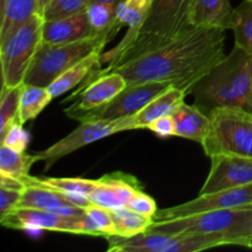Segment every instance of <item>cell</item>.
<instances>
[{
  "mask_svg": "<svg viewBox=\"0 0 252 252\" xmlns=\"http://www.w3.org/2000/svg\"><path fill=\"white\" fill-rule=\"evenodd\" d=\"M148 231L221 235L228 238L233 245L246 246V243L252 238V204L154 221Z\"/></svg>",
  "mask_w": 252,
  "mask_h": 252,
  "instance_id": "cell-4",
  "label": "cell"
},
{
  "mask_svg": "<svg viewBox=\"0 0 252 252\" xmlns=\"http://www.w3.org/2000/svg\"><path fill=\"white\" fill-rule=\"evenodd\" d=\"M189 94L194 96V106L208 116L220 107L252 112V54L234 46L228 56L192 86Z\"/></svg>",
  "mask_w": 252,
  "mask_h": 252,
  "instance_id": "cell-2",
  "label": "cell"
},
{
  "mask_svg": "<svg viewBox=\"0 0 252 252\" xmlns=\"http://www.w3.org/2000/svg\"><path fill=\"white\" fill-rule=\"evenodd\" d=\"M52 100L53 97L47 88L24 83L20 93L19 121L25 125L29 121L34 120Z\"/></svg>",
  "mask_w": 252,
  "mask_h": 252,
  "instance_id": "cell-22",
  "label": "cell"
},
{
  "mask_svg": "<svg viewBox=\"0 0 252 252\" xmlns=\"http://www.w3.org/2000/svg\"><path fill=\"white\" fill-rule=\"evenodd\" d=\"M121 120L116 121H89V122H80V126L73 130L70 134L64 137L56 144L47 148L43 152L37 153L39 160L47 161L46 170L52 166L53 162L65 155L71 154L75 150L91 144L96 140L103 139L106 137L122 132L121 128Z\"/></svg>",
  "mask_w": 252,
  "mask_h": 252,
  "instance_id": "cell-12",
  "label": "cell"
},
{
  "mask_svg": "<svg viewBox=\"0 0 252 252\" xmlns=\"http://www.w3.org/2000/svg\"><path fill=\"white\" fill-rule=\"evenodd\" d=\"M108 251L113 252H196L233 245L221 235H196V234H164L145 231L129 238L108 236Z\"/></svg>",
  "mask_w": 252,
  "mask_h": 252,
  "instance_id": "cell-8",
  "label": "cell"
},
{
  "mask_svg": "<svg viewBox=\"0 0 252 252\" xmlns=\"http://www.w3.org/2000/svg\"><path fill=\"white\" fill-rule=\"evenodd\" d=\"M83 217L63 218L44 209L15 208L4 218H0V223L5 228L20 230H51L58 233L79 234V223Z\"/></svg>",
  "mask_w": 252,
  "mask_h": 252,
  "instance_id": "cell-14",
  "label": "cell"
},
{
  "mask_svg": "<svg viewBox=\"0 0 252 252\" xmlns=\"http://www.w3.org/2000/svg\"><path fill=\"white\" fill-rule=\"evenodd\" d=\"M176 127V137L203 144L211 129V117L197 106L182 102L172 113Z\"/></svg>",
  "mask_w": 252,
  "mask_h": 252,
  "instance_id": "cell-19",
  "label": "cell"
},
{
  "mask_svg": "<svg viewBox=\"0 0 252 252\" xmlns=\"http://www.w3.org/2000/svg\"><path fill=\"white\" fill-rule=\"evenodd\" d=\"M233 10L229 0H193L189 24L192 27L229 30Z\"/></svg>",
  "mask_w": 252,
  "mask_h": 252,
  "instance_id": "cell-18",
  "label": "cell"
},
{
  "mask_svg": "<svg viewBox=\"0 0 252 252\" xmlns=\"http://www.w3.org/2000/svg\"><path fill=\"white\" fill-rule=\"evenodd\" d=\"M225 31L192 27L169 43L120 65L94 69L88 78L116 71L123 75L128 85L164 81L185 90L189 95L192 86L226 56Z\"/></svg>",
  "mask_w": 252,
  "mask_h": 252,
  "instance_id": "cell-1",
  "label": "cell"
},
{
  "mask_svg": "<svg viewBox=\"0 0 252 252\" xmlns=\"http://www.w3.org/2000/svg\"><path fill=\"white\" fill-rule=\"evenodd\" d=\"M249 204H252V184L248 186L213 192V193L199 194L196 199H192L186 203H181L170 208L158 209L154 221L169 220V219L181 218L202 212L235 208V207L249 206Z\"/></svg>",
  "mask_w": 252,
  "mask_h": 252,
  "instance_id": "cell-11",
  "label": "cell"
},
{
  "mask_svg": "<svg viewBox=\"0 0 252 252\" xmlns=\"http://www.w3.org/2000/svg\"><path fill=\"white\" fill-rule=\"evenodd\" d=\"M39 161L38 155H30L25 152H16L6 145L0 148V174L15 177L24 181L30 176V169L34 162Z\"/></svg>",
  "mask_w": 252,
  "mask_h": 252,
  "instance_id": "cell-27",
  "label": "cell"
},
{
  "mask_svg": "<svg viewBox=\"0 0 252 252\" xmlns=\"http://www.w3.org/2000/svg\"><path fill=\"white\" fill-rule=\"evenodd\" d=\"M127 85L123 75L116 71L88 78L73 96L64 100V102H66L73 98H78V101L65 108L64 112L68 117L78 121L85 113L93 112L110 102L121 91L125 90Z\"/></svg>",
  "mask_w": 252,
  "mask_h": 252,
  "instance_id": "cell-10",
  "label": "cell"
},
{
  "mask_svg": "<svg viewBox=\"0 0 252 252\" xmlns=\"http://www.w3.org/2000/svg\"><path fill=\"white\" fill-rule=\"evenodd\" d=\"M101 65V54H95L85 58L80 63L75 64L74 66L69 68L68 70L64 71L62 75H59L53 83L47 86L49 94L53 98L59 97L71 90L73 88L78 86L79 84L86 80L91 71L94 69H100Z\"/></svg>",
  "mask_w": 252,
  "mask_h": 252,
  "instance_id": "cell-21",
  "label": "cell"
},
{
  "mask_svg": "<svg viewBox=\"0 0 252 252\" xmlns=\"http://www.w3.org/2000/svg\"><path fill=\"white\" fill-rule=\"evenodd\" d=\"M95 36L89 21L88 12L83 11L58 20L44 21L42 43L62 44L81 41Z\"/></svg>",
  "mask_w": 252,
  "mask_h": 252,
  "instance_id": "cell-17",
  "label": "cell"
},
{
  "mask_svg": "<svg viewBox=\"0 0 252 252\" xmlns=\"http://www.w3.org/2000/svg\"><path fill=\"white\" fill-rule=\"evenodd\" d=\"M0 187H2V189H15V191L24 192V189H26V184H25L22 180L15 179V177L6 176V175L0 174Z\"/></svg>",
  "mask_w": 252,
  "mask_h": 252,
  "instance_id": "cell-37",
  "label": "cell"
},
{
  "mask_svg": "<svg viewBox=\"0 0 252 252\" xmlns=\"http://www.w3.org/2000/svg\"><path fill=\"white\" fill-rule=\"evenodd\" d=\"M22 85V84H21ZM21 85L1 90L0 100V137L5 134L7 128L19 121V101Z\"/></svg>",
  "mask_w": 252,
  "mask_h": 252,
  "instance_id": "cell-31",
  "label": "cell"
},
{
  "mask_svg": "<svg viewBox=\"0 0 252 252\" xmlns=\"http://www.w3.org/2000/svg\"><path fill=\"white\" fill-rule=\"evenodd\" d=\"M52 0H38V6H39V14L43 15L44 10L47 9L49 4H51Z\"/></svg>",
  "mask_w": 252,
  "mask_h": 252,
  "instance_id": "cell-39",
  "label": "cell"
},
{
  "mask_svg": "<svg viewBox=\"0 0 252 252\" xmlns=\"http://www.w3.org/2000/svg\"><path fill=\"white\" fill-rule=\"evenodd\" d=\"M69 203L64 194L57 189L49 187L39 186V185L29 184L22 192L21 201L17 208H36L52 211L59 206Z\"/></svg>",
  "mask_w": 252,
  "mask_h": 252,
  "instance_id": "cell-24",
  "label": "cell"
},
{
  "mask_svg": "<svg viewBox=\"0 0 252 252\" xmlns=\"http://www.w3.org/2000/svg\"><path fill=\"white\" fill-rule=\"evenodd\" d=\"M153 0H125L116 11V27L120 31L123 26L128 27L125 37L133 36L145 21L152 7Z\"/></svg>",
  "mask_w": 252,
  "mask_h": 252,
  "instance_id": "cell-23",
  "label": "cell"
},
{
  "mask_svg": "<svg viewBox=\"0 0 252 252\" xmlns=\"http://www.w3.org/2000/svg\"><path fill=\"white\" fill-rule=\"evenodd\" d=\"M125 0H89V2H101V4H107L111 6H115L116 9L118 7V5L121 4Z\"/></svg>",
  "mask_w": 252,
  "mask_h": 252,
  "instance_id": "cell-38",
  "label": "cell"
},
{
  "mask_svg": "<svg viewBox=\"0 0 252 252\" xmlns=\"http://www.w3.org/2000/svg\"><path fill=\"white\" fill-rule=\"evenodd\" d=\"M148 129L160 138L176 137V127H175L174 117L171 116H164L161 118H158L153 123H150Z\"/></svg>",
  "mask_w": 252,
  "mask_h": 252,
  "instance_id": "cell-36",
  "label": "cell"
},
{
  "mask_svg": "<svg viewBox=\"0 0 252 252\" xmlns=\"http://www.w3.org/2000/svg\"><path fill=\"white\" fill-rule=\"evenodd\" d=\"M21 191L0 187V218H4L6 214L17 208L20 201H21Z\"/></svg>",
  "mask_w": 252,
  "mask_h": 252,
  "instance_id": "cell-35",
  "label": "cell"
},
{
  "mask_svg": "<svg viewBox=\"0 0 252 252\" xmlns=\"http://www.w3.org/2000/svg\"><path fill=\"white\" fill-rule=\"evenodd\" d=\"M193 0H153L148 16L133 36L101 54V64L113 68L125 62L157 49L192 29L189 24Z\"/></svg>",
  "mask_w": 252,
  "mask_h": 252,
  "instance_id": "cell-3",
  "label": "cell"
},
{
  "mask_svg": "<svg viewBox=\"0 0 252 252\" xmlns=\"http://www.w3.org/2000/svg\"><path fill=\"white\" fill-rule=\"evenodd\" d=\"M246 246H248V248H251L252 249V238L248 241V243H246Z\"/></svg>",
  "mask_w": 252,
  "mask_h": 252,
  "instance_id": "cell-40",
  "label": "cell"
},
{
  "mask_svg": "<svg viewBox=\"0 0 252 252\" xmlns=\"http://www.w3.org/2000/svg\"><path fill=\"white\" fill-rule=\"evenodd\" d=\"M26 185L33 184L49 187L63 193H79L90 197L96 186V180L81 179V177H32L24 180Z\"/></svg>",
  "mask_w": 252,
  "mask_h": 252,
  "instance_id": "cell-28",
  "label": "cell"
},
{
  "mask_svg": "<svg viewBox=\"0 0 252 252\" xmlns=\"http://www.w3.org/2000/svg\"><path fill=\"white\" fill-rule=\"evenodd\" d=\"M211 129L204 139L207 157L239 155L252 158V112L238 107L212 111Z\"/></svg>",
  "mask_w": 252,
  "mask_h": 252,
  "instance_id": "cell-6",
  "label": "cell"
},
{
  "mask_svg": "<svg viewBox=\"0 0 252 252\" xmlns=\"http://www.w3.org/2000/svg\"><path fill=\"white\" fill-rule=\"evenodd\" d=\"M116 9L107 4L101 2H89L88 12L91 29L95 34H106L111 39L115 38L118 30L116 27Z\"/></svg>",
  "mask_w": 252,
  "mask_h": 252,
  "instance_id": "cell-29",
  "label": "cell"
},
{
  "mask_svg": "<svg viewBox=\"0 0 252 252\" xmlns=\"http://www.w3.org/2000/svg\"><path fill=\"white\" fill-rule=\"evenodd\" d=\"M85 231L86 235L103 238L115 235V223L110 209L95 204L85 208Z\"/></svg>",
  "mask_w": 252,
  "mask_h": 252,
  "instance_id": "cell-30",
  "label": "cell"
},
{
  "mask_svg": "<svg viewBox=\"0 0 252 252\" xmlns=\"http://www.w3.org/2000/svg\"><path fill=\"white\" fill-rule=\"evenodd\" d=\"M172 84L164 81H148V83L129 84L115 98L102 107L88 112L79 118V122L89 121H116L120 118L134 116L144 108L157 96L164 93Z\"/></svg>",
  "mask_w": 252,
  "mask_h": 252,
  "instance_id": "cell-9",
  "label": "cell"
},
{
  "mask_svg": "<svg viewBox=\"0 0 252 252\" xmlns=\"http://www.w3.org/2000/svg\"><path fill=\"white\" fill-rule=\"evenodd\" d=\"M22 123L20 121L12 123L5 134L0 137V142L1 145H6L10 149H14L16 152H25L29 145L30 142V135L26 130L22 127Z\"/></svg>",
  "mask_w": 252,
  "mask_h": 252,
  "instance_id": "cell-33",
  "label": "cell"
},
{
  "mask_svg": "<svg viewBox=\"0 0 252 252\" xmlns=\"http://www.w3.org/2000/svg\"><path fill=\"white\" fill-rule=\"evenodd\" d=\"M137 177L125 172H112L96 180V186L91 192L90 199L95 206L107 209L125 207L130 197L140 189Z\"/></svg>",
  "mask_w": 252,
  "mask_h": 252,
  "instance_id": "cell-15",
  "label": "cell"
},
{
  "mask_svg": "<svg viewBox=\"0 0 252 252\" xmlns=\"http://www.w3.org/2000/svg\"><path fill=\"white\" fill-rule=\"evenodd\" d=\"M89 0H52L43 12L44 21L63 19L88 9Z\"/></svg>",
  "mask_w": 252,
  "mask_h": 252,
  "instance_id": "cell-32",
  "label": "cell"
},
{
  "mask_svg": "<svg viewBox=\"0 0 252 252\" xmlns=\"http://www.w3.org/2000/svg\"><path fill=\"white\" fill-rule=\"evenodd\" d=\"M36 14L38 0H0V41Z\"/></svg>",
  "mask_w": 252,
  "mask_h": 252,
  "instance_id": "cell-20",
  "label": "cell"
},
{
  "mask_svg": "<svg viewBox=\"0 0 252 252\" xmlns=\"http://www.w3.org/2000/svg\"><path fill=\"white\" fill-rule=\"evenodd\" d=\"M126 207H128V208L132 209V211L143 214V216L152 217V218H154L155 214H157L158 212L157 202L154 201V198L150 197L149 194L142 192L140 189H138V191L130 197V199L128 201V203L126 204Z\"/></svg>",
  "mask_w": 252,
  "mask_h": 252,
  "instance_id": "cell-34",
  "label": "cell"
},
{
  "mask_svg": "<svg viewBox=\"0 0 252 252\" xmlns=\"http://www.w3.org/2000/svg\"><path fill=\"white\" fill-rule=\"evenodd\" d=\"M235 37V46L252 54V0H243L233 10L230 27Z\"/></svg>",
  "mask_w": 252,
  "mask_h": 252,
  "instance_id": "cell-26",
  "label": "cell"
},
{
  "mask_svg": "<svg viewBox=\"0 0 252 252\" xmlns=\"http://www.w3.org/2000/svg\"><path fill=\"white\" fill-rule=\"evenodd\" d=\"M108 42L111 41L106 34H95L71 43H41L32 59L24 83L47 88L75 64L88 57L102 54Z\"/></svg>",
  "mask_w": 252,
  "mask_h": 252,
  "instance_id": "cell-5",
  "label": "cell"
},
{
  "mask_svg": "<svg viewBox=\"0 0 252 252\" xmlns=\"http://www.w3.org/2000/svg\"><path fill=\"white\" fill-rule=\"evenodd\" d=\"M187 93L179 88L171 86L159 96L150 101L144 108L134 116L125 117L121 120L122 132L133 129H148L150 123L164 116H171L174 111L184 102Z\"/></svg>",
  "mask_w": 252,
  "mask_h": 252,
  "instance_id": "cell-16",
  "label": "cell"
},
{
  "mask_svg": "<svg viewBox=\"0 0 252 252\" xmlns=\"http://www.w3.org/2000/svg\"><path fill=\"white\" fill-rule=\"evenodd\" d=\"M211 161V171L199 194L252 184V158L221 154L212 157Z\"/></svg>",
  "mask_w": 252,
  "mask_h": 252,
  "instance_id": "cell-13",
  "label": "cell"
},
{
  "mask_svg": "<svg viewBox=\"0 0 252 252\" xmlns=\"http://www.w3.org/2000/svg\"><path fill=\"white\" fill-rule=\"evenodd\" d=\"M44 19L36 14L0 41L2 89L24 84L25 76L42 43Z\"/></svg>",
  "mask_w": 252,
  "mask_h": 252,
  "instance_id": "cell-7",
  "label": "cell"
},
{
  "mask_svg": "<svg viewBox=\"0 0 252 252\" xmlns=\"http://www.w3.org/2000/svg\"><path fill=\"white\" fill-rule=\"evenodd\" d=\"M110 211L115 223V235L122 238H129L137 234L145 233L154 223V218L143 216L126 206Z\"/></svg>",
  "mask_w": 252,
  "mask_h": 252,
  "instance_id": "cell-25",
  "label": "cell"
}]
</instances>
